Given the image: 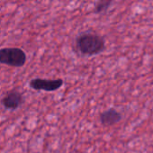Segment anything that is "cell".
Instances as JSON below:
<instances>
[{
    "instance_id": "5",
    "label": "cell",
    "mask_w": 153,
    "mask_h": 153,
    "mask_svg": "<svg viewBox=\"0 0 153 153\" xmlns=\"http://www.w3.org/2000/svg\"><path fill=\"white\" fill-rule=\"evenodd\" d=\"M122 114L114 108H110L100 114V122L105 126H112L122 120Z\"/></svg>"
},
{
    "instance_id": "2",
    "label": "cell",
    "mask_w": 153,
    "mask_h": 153,
    "mask_svg": "<svg viewBox=\"0 0 153 153\" xmlns=\"http://www.w3.org/2000/svg\"><path fill=\"white\" fill-rule=\"evenodd\" d=\"M26 62V54L20 48L0 49V63L11 67H23Z\"/></svg>"
},
{
    "instance_id": "3",
    "label": "cell",
    "mask_w": 153,
    "mask_h": 153,
    "mask_svg": "<svg viewBox=\"0 0 153 153\" xmlns=\"http://www.w3.org/2000/svg\"><path fill=\"white\" fill-rule=\"evenodd\" d=\"M63 85L61 79H33L30 81L29 86L34 90H42L47 92H53L59 89Z\"/></svg>"
},
{
    "instance_id": "1",
    "label": "cell",
    "mask_w": 153,
    "mask_h": 153,
    "mask_svg": "<svg viewBox=\"0 0 153 153\" xmlns=\"http://www.w3.org/2000/svg\"><path fill=\"white\" fill-rule=\"evenodd\" d=\"M76 47L78 51L87 56H93L102 52L105 47L103 37L96 33H85L76 39Z\"/></svg>"
},
{
    "instance_id": "6",
    "label": "cell",
    "mask_w": 153,
    "mask_h": 153,
    "mask_svg": "<svg viewBox=\"0 0 153 153\" xmlns=\"http://www.w3.org/2000/svg\"><path fill=\"white\" fill-rule=\"evenodd\" d=\"M113 0H99V1L96 4V7H95V11L96 13H103L105 12L109 7L112 5Z\"/></svg>"
},
{
    "instance_id": "4",
    "label": "cell",
    "mask_w": 153,
    "mask_h": 153,
    "mask_svg": "<svg viewBox=\"0 0 153 153\" xmlns=\"http://www.w3.org/2000/svg\"><path fill=\"white\" fill-rule=\"evenodd\" d=\"M1 103L6 108L16 110L23 105L24 97L19 91L11 90L4 96V97L1 100Z\"/></svg>"
}]
</instances>
